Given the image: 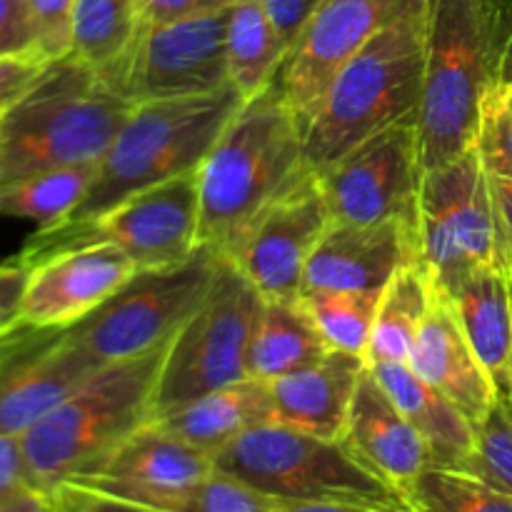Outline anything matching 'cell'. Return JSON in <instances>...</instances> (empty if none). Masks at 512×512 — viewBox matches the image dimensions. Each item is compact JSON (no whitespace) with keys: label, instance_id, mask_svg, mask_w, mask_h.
Listing matches in <instances>:
<instances>
[{"label":"cell","instance_id":"6da1fadb","mask_svg":"<svg viewBox=\"0 0 512 512\" xmlns=\"http://www.w3.org/2000/svg\"><path fill=\"white\" fill-rule=\"evenodd\" d=\"M512 80V0H428L418 110L423 170L473 150L483 100Z\"/></svg>","mask_w":512,"mask_h":512},{"label":"cell","instance_id":"7a4b0ae2","mask_svg":"<svg viewBox=\"0 0 512 512\" xmlns=\"http://www.w3.org/2000/svg\"><path fill=\"white\" fill-rule=\"evenodd\" d=\"M308 170L303 125L275 80L245 100L200 163V245L233 255L255 220Z\"/></svg>","mask_w":512,"mask_h":512},{"label":"cell","instance_id":"3957f363","mask_svg":"<svg viewBox=\"0 0 512 512\" xmlns=\"http://www.w3.org/2000/svg\"><path fill=\"white\" fill-rule=\"evenodd\" d=\"M133 108L98 68L75 55L53 60L0 118V185L40 170L98 163Z\"/></svg>","mask_w":512,"mask_h":512},{"label":"cell","instance_id":"277c9868","mask_svg":"<svg viewBox=\"0 0 512 512\" xmlns=\"http://www.w3.org/2000/svg\"><path fill=\"white\" fill-rule=\"evenodd\" d=\"M170 345V343H168ZM168 345L108 363L20 435L38 490L85 478L153 420V395Z\"/></svg>","mask_w":512,"mask_h":512},{"label":"cell","instance_id":"5b68a950","mask_svg":"<svg viewBox=\"0 0 512 512\" xmlns=\"http://www.w3.org/2000/svg\"><path fill=\"white\" fill-rule=\"evenodd\" d=\"M425 8L380 30L340 68L305 123V163L323 173L385 125L415 115L423 93Z\"/></svg>","mask_w":512,"mask_h":512},{"label":"cell","instance_id":"8992f818","mask_svg":"<svg viewBox=\"0 0 512 512\" xmlns=\"http://www.w3.org/2000/svg\"><path fill=\"white\" fill-rule=\"evenodd\" d=\"M245 100L233 88L135 105L103 158L83 203L63 220L98 218L120 200L198 170Z\"/></svg>","mask_w":512,"mask_h":512},{"label":"cell","instance_id":"52a82bcc","mask_svg":"<svg viewBox=\"0 0 512 512\" xmlns=\"http://www.w3.org/2000/svg\"><path fill=\"white\" fill-rule=\"evenodd\" d=\"M215 470L285 503H355L410 512L403 490L365 468L340 440L268 423L213 458Z\"/></svg>","mask_w":512,"mask_h":512},{"label":"cell","instance_id":"ba28073f","mask_svg":"<svg viewBox=\"0 0 512 512\" xmlns=\"http://www.w3.org/2000/svg\"><path fill=\"white\" fill-rule=\"evenodd\" d=\"M198 233L200 183L198 170H190L120 200L98 218L38 228L15 260L30 270L63 250L108 243L123 250L138 270L168 268L198 253Z\"/></svg>","mask_w":512,"mask_h":512},{"label":"cell","instance_id":"9c48e42d","mask_svg":"<svg viewBox=\"0 0 512 512\" xmlns=\"http://www.w3.org/2000/svg\"><path fill=\"white\" fill-rule=\"evenodd\" d=\"M265 298L223 255L203 303L170 340L153 395V420L210 390L248 378V348Z\"/></svg>","mask_w":512,"mask_h":512},{"label":"cell","instance_id":"30bf717a","mask_svg":"<svg viewBox=\"0 0 512 512\" xmlns=\"http://www.w3.org/2000/svg\"><path fill=\"white\" fill-rule=\"evenodd\" d=\"M223 253L200 245L190 260L138 270L100 308L68 328V338L100 365L140 358L175 338L213 285Z\"/></svg>","mask_w":512,"mask_h":512},{"label":"cell","instance_id":"8fae6325","mask_svg":"<svg viewBox=\"0 0 512 512\" xmlns=\"http://www.w3.org/2000/svg\"><path fill=\"white\" fill-rule=\"evenodd\" d=\"M418 250L440 293H450L475 270L500 268L490 178L475 150L425 170Z\"/></svg>","mask_w":512,"mask_h":512},{"label":"cell","instance_id":"7c38bea8","mask_svg":"<svg viewBox=\"0 0 512 512\" xmlns=\"http://www.w3.org/2000/svg\"><path fill=\"white\" fill-rule=\"evenodd\" d=\"M228 8L140 28L128 53L100 70L135 105L230 88Z\"/></svg>","mask_w":512,"mask_h":512},{"label":"cell","instance_id":"4fadbf2b","mask_svg":"<svg viewBox=\"0 0 512 512\" xmlns=\"http://www.w3.org/2000/svg\"><path fill=\"white\" fill-rule=\"evenodd\" d=\"M423 175L418 120L408 115L365 138L318 178L333 220L358 225L395 220L418 235Z\"/></svg>","mask_w":512,"mask_h":512},{"label":"cell","instance_id":"5bb4252c","mask_svg":"<svg viewBox=\"0 0 512 512\" xmlns=\"http://www.w3.org/2000/svg\"><path fill=\"white\" fill-rule=\"evenodd\" d=\"M428 0H323L288 50L278 85L305 128L345 63L380 30L403 15L423 10Z\"/></svg>","mask_w":512,"mask_h":512},{"label":"cell","instance_id":"9a60e30c","mask_svg":"<svg viewBox=\"0 0 512 512\" xmlns=\"http://www.w3.org/2000/svg\"><path fill=\"white\" fill-rule=\"evenodd\" d=\"M100 368L68 328L10 323L0 330V433L20 438Z\"/></svg>","mask_w":512,"mask_h":512},{"label":"cell","instance_id":"2e32d148","mask_svg":"<svg viewBox=\"0 0 512 512\" xmlns=\"http://www.w3.org/2000/svg\"><path fill=\"white\" fill-rule=\"evenodd\" d=\"M330 223L333 210L323 185L308 170L255 220L228 258L265 300L298 298L305 268Z\"/></svg>","mask_w":512,"mask_h":512},{"label":"cell","instance_id":"e0dca14e","mask_svg":"<svg viewBox=\"0 0 512 512\" xmlns=\"http://www.w3.org/2000/svg\"><path fill=\"white\" fill-rule=\"evenodd\" d=\"M215 470L213 455L173 438L148 423L118 445L100 468L70 483L100 490L113 498L173 512L190 488Z\"/></svg>","mask_w":512,"mask_h":512},{"label":"cell","instance_id":"ac0fdd59","mask_svg":"<svg viewBox=\"0 0 512 512\" xmlns=\"http://www.w3.org/2000/svg\"><path fill=\"white\" fill-rule=\"evenodd\" d=\"M138 265L108 243L70 248L30 268L20 318L45 328H70L118 293Z\"/></svg>","mask_w":512,"mask_h":512},{"label":"cell","instance_id":"d6986e66","mask_svg":"<svg viewBox=\"0 0 512 512\" xmlns=\"http://www.w3.org/2000/svg\"><path fill=\"white\" fill-rule=\"evenodd\" d=\"M420 263L418 235L403 223L333 220L305 268L300 293L383 290L403 265Z\"/></svg>","mask_w":512,"mask_h":512},{"label":"cell","instance_id":"ffe728a7","mask_svg":"<svg viewBox=\"0 0 512 512\" xmlns=\"http://www.w3.org/2000/svg\"><path fill=\"white\" fill-rule=\"evenodd\" d=\"M408 365L425 383L458 405L473 425L483 423L500 400L493 378L463 335L453 305L438 288L415 335Z\"/></svg>","mask_w":512,"mask_h":512},{"label":"cell","instance_id":"44dd1931","mask_svg":"<svg viewBox=\"0 0 512 512\" xmlns=\"http://www.w3.org/2000/svg\"><path fill=\"white\" fill-rule=\"evenodd\" d=\"M340 443L368 470L398 490L408 488L430 465V450L370 368L360 375Z\"/></svg>","mask_w":512,"mask_h":512},{"label":"cell","instance_id":"7402d4cb","mask_svg":"<svg viewBox=\"0 0 512 512\" xmlns=\"http://www.w3.org/2000/svg\"><path fill=\"white\" fill-rule=\"evenodd\" d=\"M365 368L368 360L363 355L330 350L313 365L270 380L275 423L325 440H340Z\"/></svg>","mask_w":512,"mask_h":512},{"label":"cell","instance_id":"603a6c76","mask_svg":"<svg viewBox=\"0 0 512 512\" xmlns=\"http://www.w3.org/2000/svg\"><path fill=\"white\" fill-rule=\"evenodd\" d=\"M150 423L215 458L225 445L238 440L248 430L275 423L270 383L243 378L178 405Z\"/></svg>","mask_w":512,"mask_h":512},{"label":"cell","instance_id":"cb8c5ba5","mask_svg":"<svg viewBox=\"0 0 512 512\" xmlns=\"http://www.w3.org/2000/svg\"><path fill=\"white\" fill-rule=\"evenodd\" d=\"M370 373L393 398L430 450V468L460 470L475 453V425L443 393L425 383L408 363H373Z\"/></svg>","mask_w":512,"mask_h":512},{"label":"cell","instance_id":"d4e9b609","mask_svg":"<svg viewBox=\"0 0 512 512\" xmlns=\"http://www.w3.org/2000/svg\"><path fill=\"white\" fill-rule=\"evenodd\" d=\"M443 295L453 305L463 335L503 398L512 373L510 280L500 268H480Z\"/></svg>","mask_w":512,"mask_h":512},{"label":"cell","instance_id":"484cf974","mask_svg":"<svg viewBox=\"0 0 512 512\" xmlns=\"http://www.w3.org/2000/svg\"><path fill=\"white\" fill-rule=\"evenodd\" d=\"M330 353L298 298L265 300L248 348V378L270 383Z\"/></svg>","mask_w":512,"mask_h":512},{"label":"cell","instance_id":"4316f807","mask_svg":"<svg viewBox=\"0 0 512 512\" xmlns=\"http://www.w3.org/2000/svg\"><path fill=\"white\" fill-rule=\"evenodd\" d=\"M228 80L243 100L255 98L278 80L288 45L260 0H235L228 8Z\"/></svg>","mask_w":512,"mask_h":512},{"label":"cell","instance_id":"83f0119b","mask_svg":"<svg viewBox=\"0 0 512 512\" xmlns=\"http://www.w3.org/2000/svg\"><path fill=\"white\" fill-rule=\"evenodd\" d=\"M435 298V283L420 263L403 265L380 295L373 338L368 345V365L408 363L415 335Z\"/></svg>","mask_w":512,"mask_h":512},{"label":"cell","instance_id":"f1b7e54d","mask_svg":"<svg viewBox=\"0 0 512 512\" xmlns=\"http://www.w3.org/2000/svg\"><path fill=\"white\" fill-rule=\"evenodd\" d=\"M98 163L40 170L0 185V218L33 220L38 228L58 225L83 203Z\"/></svg>","mask_w":512,"mask_h":512},{"label":"cell","instance_id":"f546056e","mask_svg":"<svg viewBox=\"0 0 512 512\" xmlns=\"http://www.w3.org/2000/svg\"><path fill=\"white\" fill-rule=\"evenodd\" d=\"M138 33V0H78L70 55L105 70L128 53Z\"/></svg>","mask_w":512,"mask_h":512},{"label":"cell","instance_id":"4dcf8cb0","mask_svg":"<svg viewBox=\"0 0 512 512\" xmlns=\"http://www.w3.org/2000/svg\"><path fill=\"white\" fill-rule=\"evenodd\" d=\"M383 290H313L298 300L330 350L368 355Z\"/></svg>","mask_w":512,"mask_h":512},{"label":"cell","instance_id":"1f68e13d","mask_svg":"<svg viewBox=\"0 0 512 512\" xmlns=\"http://www.w3.org/2000/svg\"><path fill=\"white\" fill-rule=\"evenodd\" d=\"M405 498L410 512H512V498L460 470H423Z\"/></svg>","mask_w":512,"mask_h":512},{"label":"cell","instance_id":"d6a6232c","mask_svg":"<svg viewBox=\"0 0 512 512\" xmlns=\"http://www.w3.org/2000/svg\"><path fill=\"white\" fill-rule=\"evenodd\" d=\"M463 473L512 498V410L503 398L475 425V453Z\"/></svg>","mask_w":512,"mask_h":512},{"label":"cell","instance_id":"836d02e7","mask_svg":"<svg viewBox=\"0 0 512 512\" xmlns=\"http://www.w3.org/2000/svg\"><path fill=\"white\" fill-rule=\"evenodd\" d=\"M473 150L485 173L512 178V80L495 85L485 95Z\"/></svg>","mask_w":512,"mask_h":512},{"label":"cell","instance_id":"e575fe53","mask_svg":"<svg viewBox=\"0 0 512 512\" xmlns=\"http://www.w3.org/2000/svg\"><path fill=\"white\" fill-rule=\"evenodd\" d=\"M173 512H278V500L233 475L213 470L183 495Z\"/></svg>","mask_w":512,"mask_h":512},{"label":"cell","instance_id":"d590c367","mask_svg":"<svg viewBox=\"0 0 512 512\" xmlns=\"http://www.w3.org/2000/svg\"><path fill=\"white\" fill-rule=\"evenodd\" d=\"M78 0H28L35 25L38 55L48 63L70 55L73 48V13Z\"/></svg>","mask_w":512,"mask_h":512},{"label":"cell","instance_id":"8d00e7d4","mask_svg":"<svg viewBox=\"0 0 512 512\" xmlns=\"http://www.w3.org/2000/svg\"><path fill=\"white\" fill-rule=\"evenodd\" d=\"M50 498H53L55 512H163L148 508V505L113 498V495L78 483H60L58 488L50 490Z\"/></svg>","mask_w":512,"mask_h":512},{"label":"cell","instance_id":"74e56055","mask_svg":"<svg viewBox=\"0 0 512 512\" xmlns=\"http://www.w3.org/2000/svg\"><path fill=\"white\" fill-rule=\"evenodd\" d=\"M28 53L38 55L28 0H0V58Z\"/></svg>","mask_w":512,"mask_h":512},{"label":"cell","instance_id":"f35d334b","mask_svg":"<svg viewBox=\"0 0 512 512\" xmlns=\"http://www.w3.org/2000/svg\"><path fill=\"white\" fill-rule=\"evenodd\" d=\"M45 68L48 60L35 53L0 58V118L33 88Z\"/></svg>","mask_w":512,"mask_h":512},{"label":"cell","instance_id":"ab89813d","mask_svg":"<svg viewBox=\"0 0 512 512\" xmlns=\"http://www.w3.org/2000/svg\"><path fill=\"white\" fill-rule=\"evenodd\" d=\"M235 0H138L140 28L150 25L175 23V20L193 18V15L215 13L230 8Z\"/></svg>","mask_w":512,"mask_h":512},{"label":"cell","instance_id":"60d3db41","mask_svg":"<svg viewBox=\"0 0 512 512\" xmlns=\"http://www.w3.org/2000/svg\"><path fill=\"white\" fill-rule=\"evenodd\" d=\"M490 178V198H493L495 235H498V263L512 288V178Z\"/></svg>","mask_w":512,"mask_h":512},{"label":"cell","instance_id":"b9f144b4","mask_svg":"<svg viewBox=\"0 0 512 512\" xmlns=\"http://www.w3.org/2000/svg\"><path fill=\"white\" fill-rule=\"evenodd\" d=\"M35 488L18 435L0 433V503Z\"/></svg>","mask_w":512,"mask_h":512},{"label":"cell","instance_id":"7bdbcfd3","mask_svg":"<svg viewBox=\"0 0 512 512\" xmlns=\"http://www.w3.org/2000/svg\"><path fill=\"white\" fill-rule=\"evenodd\" d=\"M320 3L323 0H260L265 13L270 15L273 25L278 28V33L283 35L288 50L293 48L295 38H298L300 30L305 28V23L318 10Z\"/></svg>","mask_w":512,"mask_h":512},{"label":"cell","instance_id":"ee69618b","mask_svg":"<svg viewBox=\"0 0 512 512\" xmlns=\"http://www.w3.org/2000/svg\"><path fill=\"white\" fill-rule=\"evenodd\" d=\"M28 278L30 270L15 258L0 265V330L20 318Z\"/></svg>","mask_w":512,"mask_h":512},{"label":"cell","instance_id":"f6af8a7d","mask_svg":"<svg viewBox=\"0 0 512 512\" xmlns=\"http://www.w3.org/2000/svg\"><path fill=\"white\" fill-rule=\"evenodd\" d=\"M0 512H55V505L50 493L30 488L13 495V498L3 500V503H0Z\"/></svg>","mask_w":512,"mask_h":512},{"label":"cell","instance_id":"bcb514c9","mask_svg":"<svg viewBox=\"0 0 512 512\" xmlns=\"http://www.w3.org/2000/svg\"><path fill=\"white\" fill-rule=\"evenodd\" d=\"M278 512H390L355 503H285L278 500Z\"/></svg>","mask_w":512,"mask_h":512},{"label":"cell","instance_id":"7dc6e473","mask_svg":"<svg viewBox=\"0 0 512 512\" xmlns=\"http://www.w3.org/2000/svg\"><path fill=\"white\" fill-rule=\"evenodd\" d=\"M503 400L508 403V408L512 410V373H510V383H508V393L503 395Z\"/></svg>","mask_w":512,"mask_h":512}]
</instances>
